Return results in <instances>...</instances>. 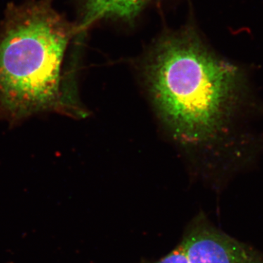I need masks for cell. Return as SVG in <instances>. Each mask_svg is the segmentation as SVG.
<instances>
[{
    "label": "cell",
    "instance_id": "obj_1",
    "mask_svg": "<svg viewBox=\"0 0 263 263\" xmlns=\"http://www.w3.org/2000/svg\"><path fill=\"white\" fill-rule=\"evenodd\" d=\"M141 74L159 120L186 149L224 133L238 101V67L218 56L193 26L166 33L143 58Z\"/></svg>",
    "mask_w": 263,
    "mask_h": 263
},
{
    "label": "cell",
    "instance_id": "obj_2",
    "mask_svg": "<svg viewBox=\"0 0 263 263\" xmlns=\"http://www.w3.org/2000/svg\"><path fill=\"white\" fill-rule=\"evenodd\" d=\"M52 0L10 4L0 27V111L18 121L70 105L62 74L76 35Z\"/></svg>",
    "mask_w": 263,
    "mask_h": 263
},
{
    "label": "cell",
    "instance_id": "obj_3",
    "mask_svg": "<svg viewBox=\"0 0 263 263\" xmlns=\"http://www.w3.org/2000/svg\"><path fill=\"white\" fill-rule=\"evenodd\" d=\"M188 263H263V254L213 226L202 213L190 221L180 243Z\"/></svg>",
    "mask_w": 263,
    "mask_h": 263
},
{
    "label": "cell",
    "instance_id": "obj_4",
    "mask_svg": "<svg viewBox=\"0 0 263 263\" xmlns=\"http://www.w3.org/2000/svg\"><path fill=\"white\" fill-rule=\"evenodd\" d=\"M152 0H81V18L76 27V35L86 32L102 20L129 22L136 18Z\"/></svg>",
    "mask_w": 263,
    "mask_h": 263
},
{
    "label": "cell",
    "instance_id": "obj_5",
    "mask_svg": "<svg viewBox=\"0 0 263 263\" xmlns=\"http://www.w3.org/2000/svg\"><path fill=\"white\" fill-rule=\"evenodd\" d=\"M144 263H188V261L183 253L182 248L179 245L174 250L171 251L167 255L164 256L159 260Z\"/></svg>",
    "mask_w": 263,
    "mask_h": 263
}]
</instances>
